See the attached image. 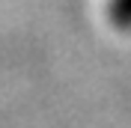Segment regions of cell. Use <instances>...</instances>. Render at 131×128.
<instances>
[{
  "mask_svg": "<svg viewBox=\"0 0 131 128\" xmlns=\"http://www.w3.org/2000/svg\"><path fill=\"white\" fill-rule=\"evenodd\" d=\"M107 15H110V24L116 30L131 33V0H110Z\"/></svg>",
  "mask_w": 131,
  "mask_h": 128,
  "instance_id": "obj_1",
  "label": "cell"
}]
</instances>
